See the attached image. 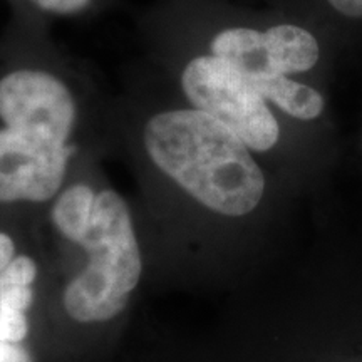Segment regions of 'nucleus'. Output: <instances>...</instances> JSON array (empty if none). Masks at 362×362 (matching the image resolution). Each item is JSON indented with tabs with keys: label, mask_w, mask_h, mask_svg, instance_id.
I'll return each mask as SVG.
<instances>
[{
	"label": "nucleus",
	"mask_w": 362,
	"mask_h": 362,
	"mask_svg": "<svg viewBox=\"0 0 362 362\" xmlns=\"http://www.w3.org/2000/svg\"><path fill=\"white\" fill-rule=\"evenodd\" d=\"M51 22L11 7L0 33V205L51 203L84 144L112 131L115 93Z\"/></svg>",
	"instance_id": "f257e3e1"
},
{
	"label": "nucleus",
	"mask_w": 362,
	"mask_h": 362,
	"mask_svg": "<svg viewBox=\"0 0 362 362\" xmlns=\"http://www.w3.org/2000/svg\"><path fill=\"white\" fill-rule=\"evenodd\" d=\"M78 245L89 253V264L67 285V314L79 322L111 319L124 309L141 277L133 215L116 189L96 185L93 214Z\"/></svg>",
	"instance_id": "f03ea898"
},
{
	"label": "nucleus",
	"mask_w": 362,
	"mask_h": 362,
	"mask_svg": "<svg viewBox=\"0 0 362 362\" xmlns=\"http://www.w3.org/2000/svg\"><path fill=\"white\" fill-rule=\"evenodd\" d=\"M257 90L287 119L312 123L324 115L322 93L304 81L279 76L267 81Z\"/></svg>",
	"instance_id": "7ed1b4c3"
},
{
	"label": "nucleus",
	"mask_w": 362,
	"mask_h": 362,
	"mask_svg": "<svg viewBox=\"0 0 362 362\" xmlns=\"http://www.w3.org/2000/svg\"><path fill=\"white\" fill-rule=\"evenodd\" d=\"M8 7H24L47 19H93L112 11L123 0H7Z\"/></svg>",
	"instance_id": "20e7f679"
},
{
	"label": "nucleus",
	"mask_w": 362,
	"mask_h": 362,
	"mask_svg": "<svg viewBox=\"0 0 362 362\" xmlns=\"http://www.w3.org/2000/svg\"><path fill=\"white\" fill-rule=\"evenodd\" d=\"M37 275V267L29 257H17L0 274V291L8 287H30Z\"/></svg>",
	"instance_id": "39448f33"
},
{
	"label": "nucleus",
	"mask_w": 362,
	"mask_h": 362,
	"mask_svg": "<svg viewBox=\"0 0 362 362\" xmlns=\"http://www.w3.org/2000/svg\"><path fill=\"white\" fill-rule=\"evenodd\" d=\"M27 324L25 312L2 309L0 307V341L17 344L27 336Z\"/></svg>",
	"instance_id": "423d86ee"
},
{
	"label": "nucleus",
	"mask_w": 362,
	"mask_h": 362,
	"mask_svg": "<svg viewBox=\"0 0 362 362\" xmlns=\"http://www.w3.org/2000/svg\"><path fill=\"white\" fill-rule=\"evenodd\" d=\"M0 362H30L24 349L12 342L0 341Z\"/></svg>",
	"instance_id": "0eeeda50"
},
{
	"label": "nucleus",
	"mask_w": 362,
	"mask_h": 362,
	"mask_svg": "<svg viewBox=\"0 0 362 362\" xmlns=\"http://www.w3.org/2000/svg\"><path fill=\"white\" fill-rule=\"evenodd\" d=\"M327 2L342 16L362 19V0H327Z\"/></svg>",
	"instance_id": "6e6552de"
},
{
	"label": "nucleus",
	"mask_w": 362,
	"mask_h": 362,
	"mask_svg": "<svg viewBox=\"0 0 362 362\" xmlns=\"http://www.w3.org/2000/svg\"><path fill=\"white\" fill-rule=\"evenodd\" d=\"M13 253H16V245H13L12 237L6 232H0V274L11 265Z\"/></svg>",
	"instance_id": "1a4fd4ad"
}]
</instances>
